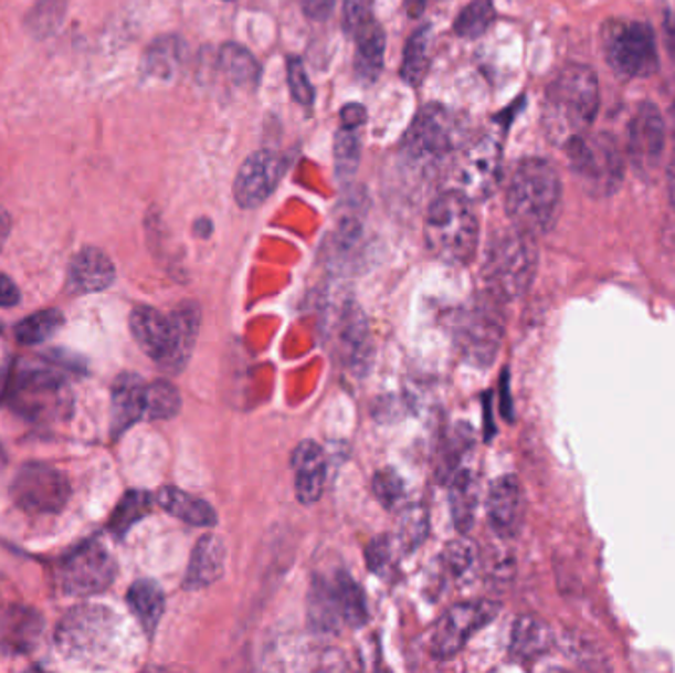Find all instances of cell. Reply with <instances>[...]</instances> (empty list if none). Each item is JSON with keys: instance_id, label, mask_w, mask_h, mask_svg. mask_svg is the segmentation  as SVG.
<instances>
[{"instance_id": "obj_1", "label": "cell", "mask_w": 675, "mask_h": 673, "mask_svg": "<svg viewBox=\"0 0 675 673\" xmlns=\"http://www.w3.org/2000/svg\"><path fill=\"white\" fill-rule=\"evenodd\" d=\"M563 203V186L557 168L546 158L521 160L506 192V210L514 228L544 235L556 228Z\"/></svg>"}, {"instance_id": "obj_2", "label": "cell", "mask_w": 675, "mask_h": 673, "mask_svg": "<svg viewBox=\"0 0 675 673\" xmlns=\"http://www.w3.org/2000/svg\"><path fill=\"white\" fill-rule=\"evenodd\" d=\"M601 107L599 80L587 65L563 67L547 87L546 125L551 139L565 145L587 135Z\"/></svg>"}, {"instance_id": "obj_3", "label": "cell", "mask_w": 675, "mask_h": 673, "mask_svg": "<svg viewBox=\"0 0 675 673\" xmlns=\"http://www.w3.org/2000/svg\"><path fill=\"white\" fill-rule=\"evenodd\" d=\"M481 223L471 198L446 190L436 196L425 215V243L436 259L451 265H468L478 248Z\"/></svg>"}, {"instance_id": "obj_4", "label": "cell", "mask_w": 675, "mask_h": 673, "mask_svg": "<svg viewBox=\"0 0 675 673\" xmlns=\"http://www.w3.org/2000/svg\"><path fill=\"white\" fill-rule=\"evenodd\" d=\"M537 243L534 235L514 228L492 241L484 263V278L499 303L528 295L537 273Z\"/></svg>"}, {"instance_id": "obj_5", "label": "cell", "mask_w": 675, "mask_h": 673, "mask_svg": "<svg viewBox=\"0 0 675 673\" xmlns=\"http://www.w3.org/2000/svg\"><path fill=\"white\" fill-rule=\"evenodd\" d=\"M12 413L29 423H64L74 411V393L64 376L50 369H20L9 388Z\"/></svg>"}, {"instance_id": "obj_6", "label": "cell", "mask_w": 675, "mask_h": 673, "mask_svg": "<svg viewBox=\"0 0 675 673\" xmlns=\"http://www.w3.org/2000/svg\"><path fill=\"white\" fill-rule=\"evenodd\" d=\"M602 54L622 80L650 77L660 67L654 29L640 20H607L601 29Z\"/></svg>"}, {"instance_id": "obj_7", "label": "cell", "mask_w": 675, "mask_h": 673, "mask_svg": "<svg viewBox=\"0 0 675 673\" xmlns=\"http://www.w3.org/2000/svg\"><path fill=\"white\" fill-rule=\"evenodd\" d=\"M565 155L584 188L594 196H612L624 178V155L609 133L577 135L563 145Z\"/></svg>"}, {"instance_id": "obj_8", "label": "cell", "mask_w": 675, "mask_h": 673, "mask_svg": "<svg viewBox=\"0 0 675 673\" xmlns=\"http://www.w3.org/2000/svg\"><path fill=\"white\" fill-rule=\"evenodd\" d=\"M451 190L471 198L472 202L494 194L502 180V145L494 135L474 140L454 157L449 170Z\"/></svg>"}, {"instance_id": "obj_9", "label": "cell", "mask_w": 675, "mask_h": 673, "mask_svg": "<svg viewBox=\"0 0 675 673\" xmlns=\"http://www.w3.org/2000/svg\"><path fill=\"white\" fill-rule=\"evenodd\" d=\"M72 486L64 472L44 462H30L20 469L10 484V498L32 516H52L64 509Z\"/></svg>"}, {"instance_id": "obj_10", "label": "cell", "mask_w": 675, "mask_h": 673, "mask_svg": "<svg viewBox=\"0 0 675 673\" xmlns=\"http://www.w3.org/2000/svg\"><path fill=\"white\" fill-rule=\"evenodd\" d=\"M115 618L112 610L95 604H80L65 612L56 628V648L72 660L99 654L112 642Z\"/></svg>"}, {"instance_id": "obj_11", "label": "cell", "mask_w": 675, "mask_h": 673, "mask_svg": "<svg viewBox=\"0 0 675 673\" xmlns=\"http://www.w3.org/2000/svg\"><path fill=\"white\" fill-rule=\"evenodd\" d=\"M117 575V562L107 547L97 541L75 547L60 562L57 582L67 597H92L109 589Z\"/></svg>"}, {"instance_id": "obj_12", "label": "cell", "mask_w": 675, "mask_h": 673, "mask_svg": "<svg viewBox=\"0 0 675 673\" xmlns=\"http://www.w3.org/2000/svg\"><path fill=\"white\" fill-rule=\"evenodd\" d=\"M492 296V295H491ZM498 298L482 301L466 311L456 324V344L466 361L478 368H488L498 356L504 338V318Z\"/></svg>"}, {"instance_id": "obj_13", "label": "cell", "mask_w": 675, "mask_h": 673, "mask_svg": "<svg viewBox=\"0 0 675 673\" xmlns=\"http://www.w3.org/2000/svg\"><path fill=\"white\" fill-rule=\"evenodd\" d=\"M456 133L453 113L441 105H426L405 133L403 153L416 165H435L453 153Z\"/></svg>"}, {"instance_id": "obj_14", "label": "cell", "mask_w": 675, "mask_h": 673, "mask_svg": "<svg viewBox=\"0 0 675 673\" xmlns=\"http://www.w3.org/2000/svg\"><path fill=\"white\" fill-rule=\"evenodd\" d=\"M498 612L499 604L494 600H472L454 604L453 609L446 610L436 622L429 644L431 655L435 660H451L478 630L491 624L492 620L498 617Z\"/></svg>"}, {"instance_id": "obj_15", "label": "cell", "mask_w": 675, "mask_h": 673, "mask_svg": "<svg viewBox=\"0 0 675 673\" xmlns=\"http://www.w3.org/2000/svg\"><path fill=\"white\" fill-rule=\"evenodd\" d=\"M666 148V123L654 103H640L629 120L626 155L640 176H652Z\"/></svg>"}, {"instance_id": "obj_16", "label": "cell", "mask_w": 675, "mask_h": 673, "mask_svg": "<svg viewBox=\"0 0 675 673\" xmlns=\"http://www.w3.org/2000/svg\"><path fill=\"white\" fill-rule=\"evenodd\" d=\"M287 160L275 150H257L241 165L233 182L235 202L245 210L260 208L275 192L281 176L285 175Z\"/></svg>"}, {"instance_id": "obj_17", "label": "cell", "mask_w": 675, "mask_h": 673, "mask_svg": "<svg viewBox=\"0 0 675 673\" xmlns=\"http://www.w3.org/2000/svg\"><path fill=\"white\" fill-rule=\"evenodd\" d=\"M44 617L24 604L0 607V655L32 654L44 637Z\"/></svg>"}, {"instance_id": "obj_18", "label": "cell", "mask_w": 675, "mask_h": 673, "mask_svg": "<svg viewBox=\"0 0 675 673\" xmlns=\"http://www.w3.org/2000/svg\"><path fill=\"white\" fill-rule=\"evenodd\" d=\"M488 524L494 534L511 539L521 532L526 519V496L516 476H502L492 484L488 494Z\"/></svg>"}, {"instance_id": "obj_19", "label": "cell", "mask_w": 675, "mask_h": 673, "mask_svg": "<svg viewBox=\"0 0 675 673\" xmlns=\"http://www.w3.org/2000/svg\"><path fill=\"white\" fill-rule=\"evenodd\" d=\"M168 316H170V340H168L167 356L158 364V368L177 376L192 358L198 333H200L202 311L198 303L186 301Z\"/></svg>"}, {"instance_id": "obj_20", "label": "cell", "mask_w": 675, "mask_h": 673, "mask_svg": "<svg viewBox=\"0 0 675 673\" xmlns=\"http://www.w3.org/2000/svg\"><path fill=\"white\" fill-rule=\"evenodd\" d=\"M67 283L75 295L99 293L115 283V265L102 250L85 248L72 259Z\"/></svg>"}, {"instance_id": "obj_21", "label": "cell", "mask_w": 675, "mask_h": 673, "mask_svg": "<svg viewBox=\"0 0 675 673\" xmlns=\"http://www.w3.org/2000/svg\"><path fill=\"white\" fill-rule=\"evenodd\" d=\"M147 383L137 374H120L112 389V431L115 437L129 431L145 417Z\"/></svg>"}, {"instance_id": "obj_22", "label": "cell", "mask_w": 675, "mask_h": 673, "mask_svg": "<svg viewBox=\"0 0 675 673\" xmlns=\"http://www.w3.org/2000/svg\"><path fill=\"white\" fill-rule=\"evenodd\" d=\"M291 464L295 471L296 498L305 506H313L323 496L324 476V452L315 441H305L298 444Z\"/></svg>"}, {"instance_id": "obj_23", "label": "cell", "mask_w": 675, "mask_h": 673, "mask_svg": "<svg viewBox=\"0 0 675 673\" xmlns=\"http://www.w3.org/2000/svg\"><path fill=\"white\" fill-rule=\"evenodd\" d=\"M130 334L148 358L160 364L165 360L170 340V316L152 306H137L130 313Z\"/></svg>"}, {"instance_id": "obj_24", "label": "cell", "mask_w": 675, "mask_h": 673, "mask_svg": "<svg viewBox=\"0 0 675 673\" xmlns=\"http://www.w3.org/2000/svg\"><path fill=\"white\" fill-rule=\"evenodd\" d=\"M225 567V545L218 535H204L192 551L186 572V589H204L218 581Z\"/></svg>"}, {"instance_id": "obj_25", "label": "cell", "mask_w": 675, "mask_h": 673, "mask_svg": "<svg viewBox=\"0 0 675 673\" xmlns=\"http://www.w3.org/2000/svg\"><path fill=\"white\" fill-rule=\"evenodd\" d=\"M186 64V44L182 38L168 34L160 36L147 48L143 70L148 77L160 82L177 80Z\"/></svg>"}, {"instance_id": "obj_26", "label": "cell", "mask_w": 675, "mask_h": 673, "mask_svg": "<svg viewBox=\"0 0 675 673\" xmlns=\"http://www.w3.org/2000/svg\"><path fill=\"white\" fill-rule=\"evenodd\" d=\"M556 642L553 630L537 617H519L511 628L509 638V652L518 660H536L547 654Z\"/></svg>"}, {"instance_id": "obj_27", "label": "cell", "mask_w": 675, "mask_h": 673, "mask_svg": "<svg viewBox=\"0 0 675 673\" xmlns=\"http://www.w3.org/2000/svg\"><path fill=\"white\" fill-rule=\"evenodd\" d=\"M354 38H356V57H354L356 75L363 82L373 84L380 77L383 67L386 34L380 24L371 19L354 34Z\"/></svg>"}, {"instance_id": "obj_28", "label": "cell", "mask_w": 675, "mask_h": 673, "mask_svg": "<svg viewBox=\"0 0 675 673\" xmlns=\"http://www.w3.org/2000/svg\"><path fill=\"white\" fill-rule=\"evenodd\" d=\"M218 70L222 72L228 84L238 90H255L260 85V62L251 54L247 48L241 44H223L215 57Z\"/></svg>"}, {"instance_id": "obj_29", "label": "cell", "mask_w": 675, "mask_h": 673, "mask_svg": "<svg viewBox=\"0 0 675 673\" xmlns=\"http://www.w3.org/2000/svg\"><path fill=\"white\" fill-rule=\"evenodd\" d=\"M157 502L167 509L168 514L182 519L188 526L212 527L215 526L218 517L208 502L196 498L184 490L175 486H165L158 492Z\"/></svg>"}, {"instance_id": "obj_30", "label": "cell", "mask_w": 675, "mask_h": 673, "mask_svg": "<svg viewBox=\"0 0 675 673\" xmlns=\"http://www.w3.org/2000/svg\"><path fill=\"white\" fill-rule=\"evenodd\" d=\"M127 602L130 612L139 620L140 627L145 628L148 637H152L160 618L165 614V592L160 589V585L150 579L133 582Z\"/></svg>"}, {"instance_id": "obj_31", "label": "cell", "mask_w": 675, "mask_h": 673, "mask_svg": "<svg viewBox=\"0 0 675 673\" xmlns=\"http://www.w3.org/2000/svg\"><path fill=\"white\" fill-rule=\"evenodd\" d=\"M333 592L342 622L354 628H361L368 622V618H370L368 600H366V595H363L360 585L354 581L348 572H340L334 579Z\"/></svg>"}, {"instance_id": "obj_32", "label": "cell", "mask_w": 675, "mask_h": 673, "mask_svg": "<svg viewBox=\"0 0 675 673\" xmlns=\"http://www.w3.org/2000/svg\"><path fill=\"white\" fill-rule=\"evenodd\" d=\"M429 65H431V27H423L409 38L399 74L409 85L416 87L423 84Z\"/></svg>"}, {"instance_id": "obj_33", "label": "cell", "mask_w": 675, "mask_h": 673, "mask_svg": "<svg viewBox=\"0 0 675 673\" xmlns=\"http://www.w3.org/2000/svg\"><path fill=\"white\" fill-rule=\"evenodd\" d=\"M342 350L346 360L352 368H361L368 364L370 356V334L366 328V318L360 308H348L342 318Z\"/></svg>"}, {"instance_id": "obj_34", "label": "cell", "mask_w": 675, "mask_h": 673, "mask_svg": "<svg viewBox=\"0 0 675 673\" xmlns=\"http://www.w3.org/2000/svg\"><path fill=\"white\" fill-rule=\"evenodd\" d=\"M64 323V314L56 308H48V311L30 314L24 320H20L14 328V336L24 346H36V344L54 338Z\"/></svg>"}, {"instance_id": "obj_35", "label": "cell", "mask_w": 675, "mask_h": 673, "mask_svg": "<svg viewBox=\"0 0 675 673\" xmlns=\"http://www.w3.org/2000/svg\"><path fill=\"white\" fill-rule=\"evenodd\" d=\"M182 409V397L177 386L167 379H157L147 386L145 396V417L150 421H168L175 419Z\"/></svg>"}, {"instance_id": "obj_36", "label": "cell", "mask_w": 675, "mask_h": 673, "mask_svg": "<svg viewBox=\"0 0 675 673\" xmlns=\"http://www.w3.org/2000/svg\"><path fill=\"white\" fill-rule=\"evenodd\" d=\"M150 507H152V498L148 496L147 492H140V490L127 492L120 498L115 512H113L112 519H109L112 534L115 537H125L130 527L140 522L143 517L148 516Z\"/></svg>"}, {"instance_id": "obj_37", "label": "cell", "mask_w": 675, "mask_h": 673, "mask_svg": "<svg viewBox=\"0 0 675 673\" xmlns=\"http://www.w3.org/2000/svg\"><path fill=\"white\" fill-rule=\"evenodd\" d=\"M494 20H496V9L492 0H472L454 20V32L466 40H476L491 29Z\"/></svg>"}, {"instance_id": "obj_38", "label": "cell", "mask_w": 675, "mask_h": 673, "mask_svg": "<svg viewBox=\"0 0 675 673\" xmlns=\"http://www.w3.org/2000/svg\"><path fill=\"white\" fill-rule=\"evenodd\" d=\"M310 622L323 632L336 630V627L342 622L330 582L318 581L310 592Z\"/></svg>"}, {"instance_id": "obj_39", "label": "cell", "mask_w": 675, "mask_h": 673, "mask_svg": "<svg viewBox=\"0 0 675 673\" xmlns=\"http://www.w3.org/2000/svg\"><path fill=\"white\" fill-rule=\"evenodd\" d=\"M334 158H336V172L342 180L356 175L360 165V139L356 130L340 129L336 133Z\"/></svg>"}, {"instance_id": "obj_40", "label": "cell", "mask_w": 675, "mask_h": 673, "mask_svg": "<svg viewBox=\"0 0 675 673\" xmlns=\"http://www.w3.org/2000/svg\"><path fill=\"white\" fill-rule=\"evenodd\" d=\"M67 0H38L36 7L29 14V29L36 36H50L56 32L64 20Z\"/></svg>"}, {"instance_id": "obj_41", "label": "cell", "mask_w": 675, "mask_h": 673, "mask_svg": "<svg viewBox=\"0 0 675 673\" xmlns=\"http://www.w3.org/2000/svg\"><path fill=\"white\" fill-rule=\"evenodd\" d=\"M453 514L454 522L461 532H468L472 526V514H474V492L468 474H458L453 490Z\"/></svg>"}, {"instance_id": "obj_42", "label": "cell", "mask_w": 675, "mask_h": 673, "mask_svg": "<svg viewBox=\"0 0 675 673\" xmlns=\"http://www.w3.org/2000/svg\"><path fill=\"white\" fill-rule=\"evenodd\" d=\"M287 80L288 90L293 93L295 102L305 105V107L313 105V102H315V87H313L310 80H308V75H306V67L300 57H288Z\"/></svg>"}, {"instance_id": "obj_43", "label": "cell", "mask_w": 675, "mask_h": 673, "mask_svg": "<svg viewBox=\"0 0 675 673\" xmlns=\"http://www.w3.org/2000/svg\"><path fill=\"white\" fill-rule=\"evenodd\" d=\"M373 492L386 507L398 506L399 502L405 496L403 480L399 479L398 472L391 471V469H386V471L376 474Z\"/></svg>"}, {"instance_id": "obj_44", "label": "cell", "mask_w": 675, "mask_h": 673, "mask_svg": "<svg viewBox=\"0 0 675 673\" xmlns=\"http://www.w3.org/2000/svg\"><path fill=\"white\" fill-rule=\"evenodd\" d=\"M426 535V516L425 512H421L419 507H411L403 514V522L399 527V541L405 545L408 549H413L416 545L425 539Z\"/></svg>"}, {"instance_id": "obj_45", "label": "cell", "mask_w": 675, "mask_h": 673, "mask_svg": "<svg viewBox=\"0 0 675 673\" xmlns=\"http://www.w3.org/2000/svg\"><path fill=\"white\" fill-rule=\"evenodd\" d=\"M371 19L370 0H344V27L352 36Z\"/></svg>"}, {"instance_id": "obj_46", "label": "cell", "mask_w": 675, "mask_h": 673, "mask_svg": "<svg viewBox=\"0 0 675 673\" xmlns=\"http://www.w3.org/2000/svg\"><path fill=\"white\" fill-rule=\"evenodd\" d=\"M472 559H474V551H472L471 545L464 544V541H454V544L446 545V549H444V562L454 572L466 571L471 567Z\"/></svg>"}, {"instance_id": "obj_47", "label": "cell", "mask_w": 675, "mask_h": 673, "mask_svg": "<svg viewBox=\"0 0 675 673\" xmlns=\"http://www.w3.org/2000/svg\"><path fill=\"white\" fill-rule=\"evenodd\" d=\"M573 660L579 662V665L583 667H592V670H602V667H609V665L602 664L601 652L594 648V645L584 642V640H573Z\"/></svg>"}, {"instance_id": "obj_48", "label": "cell", "mask_w": 675, "mask_h": 673, "mask_svg": "<svg viewBox=\"0 0 675 673\" xmlns=\"http://www.w3.org/2000/svg\"><path fill=\"white\" fill-rule=\"evenodd\" d=\"M389 562V539L380 537L368 545V567L371 571H381Z\"/></svg>"}, {"instance_id": "obj_49", "label": "cell", "mask_w": 675, "mask_h": 673, "mask_svg": "<svg viewBox=\"0 0 675 673\" xmlns=\"http://www.w3.org/2000/svg\"><path fill=\"white\" fill-rule=\"evenodd\" d=\"M366 120H368V113H366V107L360 105V103H348L346 107H342V112H340L342 129H360Z\"/></svg>"}, {"instance_id": "obj_50", "label": "cell", "mask_w": 675, "mask_h": 673, "mask_svg": "<svg viewBox=\"0 0 675 673\" xmlns=\"http://www.w3.org/2000/svg\"><path fill=\"white\" fill-rule=\"evenodd\" d=\"M334 9H336V0H303V12L316 22L330 19Z\"/></svg>"}, {"instance_id": "obj_51", "label": "cell", "mask_w": 675, "mask_h": 673, "mask_svg": "<svg viewBox=\"0 0 675 673\" xmlns=\"http://www.w3.org/2000/svg\"><path fill=\"white\" fill-rule=\"evenodd\" d=\"M19 303L20 291L17 283L9 275H0V308H10Z\"/></svg>"}, {"instance_id": "obj_52", "label": "cell", "mask_w": 675, "mask_h": 673, "mask_svg": "<svg viewBox=\"0 0 675 673\" xmlns=\"http://www.w3.org/2000/svg\"><path fill=\"white\" fill-rule=\"evenodd\" d=\"M10 228H12V222H10L9 212L0 208V250L4 248V243L9 240Z\"/></svg>"}, {"instance_id": "obj_53", "label": "cell", "mask_w": 675, "mask_h": 673, "mask_svg": "<svg viewBox=\"0 0 675 673\" xmlns=\"http://www.w3.org/2000/svg\"><path fill=\"white\" fill-rule=\"evenodd\" d=\"M667 196H669V203L675 210V155L667 167Z\"/></svg>"}, {"instance_id": "obj_54", "label": "cell", "mask_w": 675, "mask_h": 673, "mask_svg": "<svg viewBox=\"0 0 675 673\" xmlns=\"http://www.w3.org/2000/svg\"><path fill=\"white\" fill-rule=\"evenodd\" d=\"M667 48H669V56L675 60V19L667 20Z\"/></svg>"}, {"instance_id": "obj_55", "label": "cell", "mask_w": 675, "mask_h": 673, "mask_svg": "<svg viewBox=\"0 0 675 673\" xmlns=\"http://www.w3.org/2000/svg\"><path fill=\"white\" fill-rule=\"evenodd\" d=\"M425 2L426 0H408L409 14L413 19H419L423 14V10H425Z\"/></svg>"}, {"instance_id": "obj_56", "label": "cell", "mask_w": 675, "mask_h": 673, "mask_svg": "<svg viewBox=\"0 0 675 673\" xmlns=\"http://www.w3.org/2000/svg\"><path fill=\"white\" fill-rule=\"evenodd\" d=\"M223 2H235V0H223Z\"/></svg>"}]
</instances>
